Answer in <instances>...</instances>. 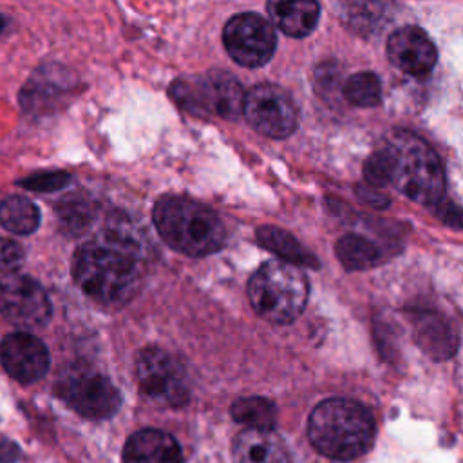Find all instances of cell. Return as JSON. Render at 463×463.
I'll return each mask as SVG.
<instances>
[{
	"mask_svg": "<svg viewBox=\"0 0 463 463\" xmlns=\"http://www.w3.org/2000/svg\"><path fill=\"white\" fill-rule=\"evenodd\" d=\"M78 286L103 304L128 297L139 279L137 244L118 230H105L83 242L72 260Z\"/></svg>",
	"mask_w": 463,
	"mask_h": 463,
	"instance_id": "obj_1",
	"label": "cell"
},
{
	"mask_svg": "<svg viewBox=\"0 0 463 463\" xmlns=\"http://www.w3.org/2000/svg\"><path fill=\"white\" fill-rule=\"evenodd\" d=\"M374 420L358 402L329 398L320 402L307 420V438L324 456L347 461L365 454L374 441Z\"/></svg>",
	"mask_w": 463,
	"mask_h": 463,
	"instance_id": "obj_2",
	"label": "cell"
},
{
	"mask_svg": "<svg viewBox=\"0 0 463 463\" xmlns=\"http://www.w3.org/2000/svg\"><path fill=\"white\" fill-rule=\"evenodd\" d=\"M152 219L163 241L184 255H210L224 244V226L219 215L199 201L165 195L156 203Z\"/></svg>",
	"mask_w": 463,
	"mask_h": 463,
	"instance_id": "obj_3",
	"label": "cell"
},
{
	"mask_svg": "<svg viewBox=\"0 0 463 463\" xmlns=\"http://www.w3.org/2000/svg\"><path fill=\"white\" fill-rule=\"evenodd\" d=\"M391 165V184L409 199L434 206L445 194V172L438 154L409 130L392 132L382 145Z\"/></svg>",
	"mask_w": 463,
	"mask_h": 463,
	"instance_id": "obj_4",
	"label": "cell"
},
{
	"mask_svg": "<svg viewBox=\"0 0 463 463\" xmlns=\"http://www.w3.org/2000/svg\"><path fill=\"white\" fill-rule=\"evenodd\" d=\"M309 284L300 266L286 260L264 262L248 282L250 304L273 324L293 322L306 307Z\"/></svg>",
	"mask_w": 463,
	"mask_h": 463,
	"instance_id": "obj_5",
	"label": "cell"
},
{
	"mask_svg": "<svg viewBox=\"0 0 463 463\" xmlns=\"http://www.w3.org/2000/svg\"><path fill=\"white\" fill-rule=\"evenodd\" d=\"M170 98L195 116L235 119L242 112L244 90L241 81L226 71L181 76L168 89Z\"/></svg>",
	"mask_w": 463,
	"mask_h": 463,
	"instance_id": "obj_6",
	"label": "cell"
},
{
	"mask_svg": "<svg viewBox=\"0 0 463 463\" xmlns=\"http://www.w3.org/2000/svg\"><path fill=\"white\" fill-rule=\"evenodd\" d=\"M222 43L230 58L248 69L268 63L277 49L273 25L257 13L233 14L222 29Z\"/></svg>",
	"mask_w": 463,
	"mask_h": 463,
	"instance_id": "obj_7",
	"label": "cell"
},
{
	"mask_svg": "<svg viewBox=\"0 0 463 463\" xmlns=\"http://www.w3.org/2000/svg\"><path fill=\"white\" fill-rule=\"evenodd\" d=\"M242 114L257 132L273 139L288 137L298 123V112L291 96L273 83H259L248 90Z\"/></svg>",
	"mask_w": 463,
	"mask_h": 463,
	"instance_id": "obj_8",
	"label": "cell"
},
{
	"mask_svg": "<svg viewBox=\"0 0 463 463\" xmlns=\"http://www.w3.org/2000/svg\"><path fill=\"white\" fill-rule=\"evenodd\" d=\"M141 391L166 407H181L188 400V385L179 362L163 349L146 347L136 360Z\"/></svg>",
	"mask_w": 463,
	"mask_h": 463,
	"instance_id": "obj_9",
	"label": "cell"
},
{
	"mask_svg": "<svg viewBox=\"0 0 463 463\" xmlns=\"http://www.w3.org/2000/svg\"><path fill=\"white\" fill-rule=\"evenodd\" d=\"M0 311L11 324L34 329L51 318V302L34 279L11 273L0 279Z\"/></svg>",
	"mask_w": 463,
	"mask_h": 463,
	"instance_id": "obj_10",
	"label": "cell"
},
{
	"mask_svg": "<svg viewBox=\"0 0 463 463\" xmlns=\"http://www.w3.org/2000/svg\"><path fill=\"white\" fill-rule=\"evenodd\" d=\"M60 396L71 409L90 420L109 418L121 405L114 383L107 376L90 371H76L60 382Z\"/></svg>",
	"mask_w": 463,
	"mask_h": 463,
	"instance_id": "obj_11",
	"label": "cell"
},
{
	"mask_svg": "<svg viewBox=\"0 0 463 463\" xmlns=\"http://www.w3.org/2000/svg\"><path fill=\"white\" fill-rule=\"evenodd\" d=\"M78 76L60 63H43L20 90V107L27 114L54 112L78 89Z\"/></svg>",
	"mask_w": 463,
	"mask_h": 463,
	"instance_id": "obj_12",
	"label": "cell"
},
{
	"mask_svg": "<svg viewBox=\"0 0 463 463\" xmlns=\"http://www.w3.org/2000/svg\"><path fill=\"white\" fill-rule=\"evenodd\" d=\"M0 362L20 383L40 380L49 369V353L42 340L25 331L7 335L0 344Z\"/></svg>",
	"mask_w": 463,
	"mask_h": 463,
	"instance_id": "obj_13",
	"label": "cell"
},
{
	"mask_svg": "<svg viewBox=\"0 0 463 463\" xmlns=\"http://www.w3.org/2000/svg\"><path fill=\"white\" fill-rule=\"evenodd\" d=\"M387 58L405 74L427 76L436 65L438 51L423 29L407 25L389 36Z\"/></svg>",
	"mask_w": 463,
	"mask_h": 463,
	"instance_id": "obj_14",
	"label": "cell"
},
{
	"mask_svg": "<svg viewBox=\"0 0 463 463\" xmlns=\"http://www.w3.org/2000/svg\"><path fill=\"white\" fill-rule=\"evenodd\" d=\"M412 333L418 347L432 360H447L458 349V333L452 324L430 309L412 313Z\"/></svg>",
	"mask_w": 463,
	"mask_h": 463,
	"instance_id": "obj_15",
	"label": "cell"
},
{
	"mask_svg": "<svg viewBox=\"0 0 463 463\" xmlns=\"http://www.w3.org/2000/svg\"><path fill=\"white\" fill-rule=\"evenodd\" d=\"M233 463H291L286 443L273 429H244L232 447Z\"/></svg>",
	"mask_w": 463,
	"mask_h": 463,
	"instance_id": "obj_16",
	"label": "cell"
},
{
	"mask_svg": "<svg viewBox=\"0 0 463 463\" xmlns=\"http://www.w3.org/2000/svg\"><path fill=\"white\" fill-rule=\"evenodd\" d=\"M177 441L157 429H143L128 438L123 449V463H181Z\"/></svg>",
	"mask_w": 463,
	"mask_h": 463,
	"instance_id": "obj_17",
	"label": "cell"
},
{
	"mask_svg": "<svg viewBox=\"0 0 463 463\" xmlns=\"http://www.w3.org/2000/svg\"><path fill=\"white\" fill-rule=\"evenodd\" d=\"M266 7L271 24L291 38L307 36L320 16L317 0H268Z\"/></svg>",
	"mask_w": 463,
	"mask_h": 463,
	"instance_id": "obj_18",
	"label": "cell"
},
{
	"mask_svg": "<svg viewBox=\"0 0 463 463\" xmlns=\"http://www.w3.org/2000/svg\"><path fill=\"white\" fill-rule=\"evenodd\" d=\"M257 241L260 246L277 253L286 262L311 269H318L320 266L318 259L286 230H280L277 226H260L257 230Z\"/></svg>",
	"mask_w": 463,
	"mask_h": 463,
	"instance_id": "obj_19",
	"label": "cell"
},
{
	"mask_svg": "<svg viewBox=\"0 0 463 463\" xmlns=\"http://www.w3.org/2000/svg\"><path fill=\"white\" fill-rule=\"evenodd\" d=\"M0 224L13 233H31L40 224V210L24 195H9L0 201Z\"/></svg>",
	"mask_w": 463,
	"mask_h": 463,
	"instance_id": "obj_20",
	"label": "cell"
},
{
	"mask_svg": "<svg viewBox=\"0 0 463 463\" xmlns=\"http://www.w3.org/2000/svg\"><path fill=\"white\" fill-rule=\"evenodd\" d=\"M335 250L345 269H367L380 260L376 244L358 233H347L338 239Z\"/></svg>",
	"mask_w": 463,
	"mask_h": 463,
	"instance_id": "obj_21",
	"label": "cell"
},
{
	"mask_svg": "<svg viewBox=\"0 0 463 463\" xmlns=\"http://www.w3.org/2000/svg\"><path fill=\"white\" fill-rule=\"evenodd\" d=\"M232 418L246 425V429H273L277 421V409L273 402L262 396L239 398L232 405Z\"/></svg>",
	"mask_w": 463,
	"mask_h": 463,
	"instance_id": "obj_22",
	"label": "cell"
},
{
	"mask_svg": "<svg viewBox=\"0 0 463 463\" xmlns=\"http://www.w3.org/2000/svg\"><path fill=\"white\" fill-rule=\"evenodd\" d=\"M344 96L351 105L356 107H374L382 98V83L380 78L371 72H356L347 78L344 85Z\"/></svg>",
	"mask_w": 463,
	"mask_h": 463,
	"instance_id": "obj_23",
	"label": "cell"
},
{
	"mask_svg": "<svg viewBox=\"0 0 463 463\" xmlns=\"http://www.w3.org/2000/svg\"><path fill=\"white\" fill-rule=\"evenodd\" d=\"M58 215L61 224L69 232L80 233L87 228L92 217V204L81 197H71L61 201V204L58 206Z\"/></svg>",
	"mask_w": 463,
	"mask_h": 463,
	"instance_id": "obj_24",
	"label": "cell"
},
{
	"mask_svg": "<svg viewBox=\"0 0 463 463\" xmlns=\"http://www.w3.org/2000/svg\"><path fill=\"white\" fill-rule=\"evenodd\" d=\"M364 177L374 188L391 184V165L383 148H378L369 156L364 165Z\"/></svg>",
	"mask_w": 463,
	"mask_h": 463,
	"instance_id": "obj_25",
	"label": "cell"
},
{
	"mask_svg": "<svg viewBox=\"0 0 463 463\" xmlns=\"http://www.w3.org/2000/svg\"><path fill=\"white\" fill-rule=\"evenodd\" d=\"M69 179L71 175L67 172H43V174H34L27 179H22L20 184L34 192H56L63 188L69 183Z\"/></svg>",
	"mask_w": 463,
	"mask_h": 463,
	"instance_id": "obj_26",
	"label": "cell"
},
{
	"mask_svg": "<svg viewBox=\"0 0 463 463\" xmlns=\"http://www.w3.org/2000/svg\"><path fill=\"white\" fill-rule=\"evenodd\" d=\"M24 260V250L18 242L0 237V269L14 271Z\"/></svg>",
	"mask_w": 463,
	"mask_h": 463,
	"instance_id": "obj_27",
	"label": "cell"
},
{
	"mask_svg": "<svg viewBox=\"0 0 463 463\" xmlns=\"http://www.w3.org/2000/svg\"><path fill=\"white\" fill-rule=\"evenodd\" d=\"M434 213L439 217V221H443L449 226H456V228H463V210L459 206H456L450 201H438L432 206Z\"/></svg>",
	"mask_w": 463,
	"mask_h": 463,
	"instance_id": "obj_28",
	"label": "cell"
},
{
	"mask_svg": "<svg viewBox=\"0 0 463 463\" xmlns=\"http://www.w3.org/2000/svg\"><path fill=\"white\" fill-rule=\"evenodd\" d=\"M356 194H358V197L364 201V203H367L369 206H373V208H387L389 206V199L383 195V194H380V192H376V188H369V186H356Z\"/></svg>",
	"mask_w": 463,
	"mask_h": 463,
	"instance_id": "obj_29",
	"label": "cell"
},
{
	"mask_svg": "<svg viewBox=\"0 0 463 463\" xmlns=\"http://www.w3.org/2000/svg\"><path fill=\"white\" fill-rule=\"evenodd\" d=\"M18 458V449L11 441L0 443V463H13Z\"/></svg>",
	"mask_w": 463,
	"mask_h": 463,
	"instance_id": "obj_30",
	"label": "cell"
},
{
	"mask_svg": "<svg viewBox=\"0 0 463 463\" xmlns=\"http://www.w3.org/2000/svg\"><path fill=\"white\" fill-rule=\"evenodd\" d=\"M4 27H5V18L0 14V33L4 31Z\"/></svg>",
	"mask_w": 463,
	"mask_h": 463,
	"instance_id": "obj_31",
	"label": "cell"
}]
</instances>
